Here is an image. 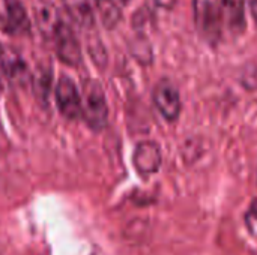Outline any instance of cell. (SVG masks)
<instances>
[{"label": "cell", "instance_id": "obj_5", "mask_svg": "<svg viewBox=\"0 0 257 255\" xmlns=\"http://www.w3.org/2000/svg\"><path fill=\"white\" fill-rule=\"evenodd\" d=\"M154 104L160 114L167 120V122H176L181 114V95L178 87L169 81V80H161L157 83L154 93Z\"/></svg>", "mask_w": 257, "mask_h": 255}, {"label": "cell", "instance_id": "obj_1", "mask_svg": "<svg viewBox=\"0 0 257 255\" xmlns=\"http://www.w3.org/2000/svg\"><path fill=\"white\" fill-rule=\"evenodd\" d=\"M244 0H194L196 24L211 44L236 38L245 30Z\"/></svg>", "mask_w": 257, "mask_h": 255}, {"label": "cell", "instance_id": "obj_2", "mask_svg": "<svg viewBox=\"0 0 257 255\" xmlns=\"http://www.w3.org/2000/svg\"><path fill=\"white\" fill-rule=\"evenodd\" d=\"M81 116L87 126L93 131H101L108 122V105L102 86L96 80H87L81 95Z\"/></svg>", "mask_w": 257, "mask_h": 255}, {"label": "cell", "instance_id": "obj_9", "mask_svg": "<svg viewBox=\"0 0 257 255\" xmlns=\"http://www.w3.org/2000/svg\"><path fill=\"white\" fill-rule=\"evenodd\" d=\"M35 20L42 35L51 39L57 32V29L60 27V24L63 23L60 20L56 5L50 0H38L35 3Z\"/></svg>", "mask_w": 257, "mask_h": 255}, {"label": "cell", "instance_id": "obj_4", "mask_svg": "<svg viewBox=\"0 0 257 255\" xmlns=\"http://www.w3.org/2000/svg\"><path fill=\"white\" fill-rule=\"evenodd\" d=\"M0 69L15 86H26L30 81L29 66L21 53L6 44H0Z\"/></svg>", "mask_w": 257, "mask_h": 255}, {"label": "cell", "instance_id": "obj_12", "mask_svg": "<svg viewBox=\"0 0 257 255\" xmlns=\"http://www.w3.org/2000/svg\"><path fill=\"white\" fill-rule=\"evenodd\" d=\"M245 225H247L248 233L257 237V198L253 200V203L250 204L245 213Z\"/></svg>", "mask_w": 257, "mask_h": 255}, {"label": "cell", "instance_id": "obj_14", "mask_svg": "<svg viewBox=\"0 0 257 255\" xmlns=\"http://www.w3.org/2000/svg\"><path fill=\"white\" fill-rule=\"evenodd\" d=\"M2 92H3V81H2V78H0V95H2Z\"/></svg>", "mask_w": 257, "mask_h": 255}, {"label": "cell", "instance_id": "obj_13", "mask_svg": "<svg viewBox=\"0 0 257 255\" xmlns=\"http://www.w3.org/2000/svg\"><path fill=\"white\" fill-rule=\"evenodd\" d=\"M247 2H248V5H250L251 15H253V18H254V21H256L257 24V0H247Z\"/></svg>", "mask_w": 257, "mask_h": 255}, {"label": "cell", "instance_id": "obj_3", "mask_svg": "<svg viewBox=\"0 0 257 255\" xmlns=\"http://www.w3.org/2000/svg\"><path fill=\"white\" fill-rule=\"evenodd\" d=\"M0 27L12 36L29 35L30 20L20 0H0Z\"/></svg>", "mask_w": 257, "mask_h": 255}, {"label": "cell", "instance_id": "obj_10", "mask_svg": "<svg viewBox=\"0 0 257 255\" xmlns=\"http://www.w3.org/2000/svg\"><path fill=\"white\" fill-rule=\"evenodd\" d=\"M69 18L81 29L93 27V11L89 0H62Z\"/></svg>", "mask_w": 257, "mask_h": 255}, {"label": "cell", "instance_id": "obj_8", "mask_svg": "<svg viewBox=\"0 0 257 255\" xmlns=\"http://www.w3.org/2000/svg\"><path fill=\"white\" fill-rule=\"evenodd\" d=\"M133 164L136 170L143 176L155 174L163 164V155L160 146L154 141L139 143L133 155Z\"/></svg>", "mask_w": 257, "mask_h": 255}, {"label": "cell", "instance_id": "obj_7", "mask_svg": "<svg viewBox=\"0 0 257 255\" xmlns=\"http://www.w3.org/2000/svg\"><path fill=\"white\" fill-rule=\"evenodd\" d=\"M54 47L57 57L69 66H78L83 60L81 47L75 36V33L71 30V27L66 23H62L57 32L53 36Z\"/></svg>", "mask_w": 257, "mask_h": 255}, {"label": "cell", "instance_id": "obj_6", "mask_svg": "<svg viewBox=\"0 0 257 255\" xmlns=\"http://www.w3.org/2000/svg\"><path fill=\"white\" fill-rule=\"evenodd\" d=\"M54 95L57 108L63 117L75 120L81 116V95L75 83L68 75H62L59 78Z\"/></svg>", "mask_w": 257, "mask_h": 255}, {"label": "cell", "instance_id": "obj_11", "mask_svg": "<svg viewBox=\"0 0 257 255\" xmlns=\"http://www.w3.org/2000/svg\"><path fill=\"white\" fill-rule=\"evenodd\" d=\"M96 15L105 29H113L119 24L122 18L120 8L114 0H93Z\"/></svg>", "mask_w": 257, "mask_h": 255}]
</instances>
